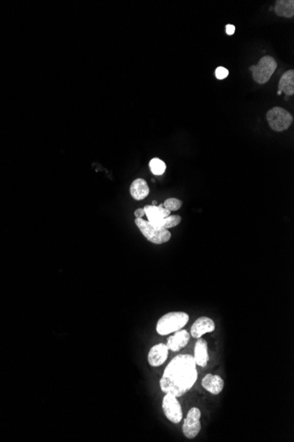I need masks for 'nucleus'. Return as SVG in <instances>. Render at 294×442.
<instances>
[{
    "instance_id": "nucleus-1",
    "label": "nucleus",
    "mask_w": 294,
    "mask_h": 442,
    "mask_svg": "<svg viewBox=\"0 0 294 442\" xmlns=\"http://www.w3.org/2000/svg\"><path fill=\"white\" fill-rule=\"evenodd\" d=\"M197 376L194 356L180 354L174 357L166 367L160 381V387L165 394L180 397L192 388Z\"/></svg>"
},
{
    "instance_id": "nucleus-2",
    "label": "nucleus",
    "mask_w": 294,
    "mask_h": 442,
    "mask_svg": "<svg viewBox=\"0 0 294 442\" xmlns=\"http://www.w3.org/2000/svg\"><path fill=\"white\" fill-rule=\"evenodd\" d=\"M189 320L190 316L186 312H168L159 320L156 331L161 335H167L182 329L188 323Z\"/></svg>"
},
{
    "instance_id": "nucleus-3",
    "label": "nucleus",
    "mask_w": 294,
    "mask_h": 442,
    "mask_svg": "<svg viewBox=\"0 0 294 442\" xmlns=\"http://www.w3.org/2000/svg\"><path fill=\"white\" fill-rule=\"evenodd\" d=\"M135 223L146 239L153 244L161 245L171 239V233L168 229L156 227L149 221L143 218H136Z\"/></svg>"
},
{
    "instance_id": "nucleus-4",
    "label": "nucleus",
    "mask_w": 294,
    "mask_h": 442,
    "mask_svg": "<svg viewBox=\"0 0 294 442\" xmlns=\"http://www.w3.org/2000/svg\"><path fill=\"white\" fill-rule=\"evenodd\" d=\"M278 64L274 57L264 56L260 59L258 64L250 67L253 73L254 80L258 84H265L269 81L272 74L277 69Z\"/></svg>"
},
{
    "instance_id": "nucleus-5",
    "label": "nucleus",
    "mask_w": 294,
    "mask_h": 442,
    "mask_svg": "<svg viewBox=\"0 0 294 442\" xmlns=\"http://www.w3.org/2000/svg\"><path fill=\"white\" fill-rule=\"evenodd\" d=\"M267 120L272 130L284 132L291 127L293 117L290 112L282 107H274L267 112Z\"/></svg>"
},
{
    "instance_id": "nucleus-6",
    "label": "nucleus",
    "mask_w": 294,
    "mask_h": 442,
    "mask_svg": "<svg viewBox=\"0 0 294 442\" xmlns=\"http://www.w3.org/2000/svg\"><path fill=\"white\" fill-rule=\"evenodd\" d=\"M162 408L165 416L172 423H180V420L183 419V410L176 396L166 394L162 401Z\"/></svg>"
},
{
    "instance_id": "nucleus-7",
    "label": "nucleus",
    "mask_w": 294,
    "mask_h": 442,
    "mask_svg": "<svg viewBox=\"0 0 294 442\" xmlns=\"http://www.w3.org/2000/svg\"><path fill=\"white\" fill-rule=\"evenodd\" d=\"M201 411L198 408L194 407L190 409L188 412L186 418L184 420L183 432L186 438L192 439L198 435L201 430Z\"/></svg>"
},
{
    "instance_id": "nucleus-8",
    "label": "nucleus",
    "mask_w": 294,
    "mask_h": 442,
    "mask_svg": "<svg viewBox=\"0 0 294 442\" xmlns=\"http://www.w3.org/2000/svg\"><path fill=\"white\" fill-rule=\"evenodd\" d=\"M215 330V323L212 321V319L208 317H200L197 319L196 322H194L191 330H190V334L192 335V338H201L202 334L206 333H212Z\"/></svg>"
},
{
    "instance_id": "nucleus-9",
    "label": "nucleus",
    "mask_w": 294,
    "mask_h": 442,
    "mask_svg": "<svg viewBox=\"0 0 294 442\" xmlns=\"http://www.w3.org/2000/svg\"><path fill=\"white\" fill-rule=\"evenodd\" d=\"M168 346L164 344H158L152 347L148 353V363L153 367L162 366L168 356Z\"/></svg>"
},
{
    "instance_id": "nucleus-10",
    "label": "nucleus",
    "mask_w": 294,
    "mask_h": 442,
    "mask_svg": "<svg viewBox=\"0 0 294 442\" xmlns=\"http://www.w3.org/2000/svg\"><path fill=\"white\" fill-rule=\"evenodd\" d=\"M190 334H189L188 331L185 329H180V330L174 332V334L169 336L167 343L168 350L172 351H179L183 348L186 346L189 341H190Z\"/></svg>"
},
{
    "instance_id": "nucleus-11",
    "label": "nucleus",
    "mask_w": 294,
    "mask_h": 442,
    "mask_svg": "<svg viewBox=\"0 0 294 442\" xmlns=\"http://www.w3.org/2000/svg\"><path fill=\"white\" fill-rule=\"evenodd\" d=\"M146 216L148 218V221L152 224L158 223L161 220L164 219L166 217H169L171 211L166 209L163 204L159 206H152V205H146L144 207Z\"/></svg>"
},
{
    "instance_id": "nucleus-12",
    "label": "nucleus",
    "mask_w": 294,
    "mask_h": 442,
    "mask_svg": "<svg viewBox=\"0 0 294 442\" xmlns=\"http://www.w3.org/2000/svg\"><path fill=\"white\" fill-rule=\"evenodd\" d=\"M224 381L220 376L212 374H207L202 381V388L212 394H220L224 388Z\"/></svg>"
},
{
    "instance_id": "nucleus-13",
    "label": "nucleus",
    "mask_w": 294,
    "mask_h": 442,
    "mask_svg": "<svg viewBox=\"0 0 294 442\" xmlns=\"http://www.w3.org/2000/svg\"><path fill=\"white\" fill-rule=\"evenodd\" d=\"M193 356L197 366L201 367H206L207 366V363L209 361V355L207 342L205 339L198 338L195 346V355Z\"/></svg>"
},
{
    "instance_id": "nucleus-14",
    "label": "nucleus",
    "mask_w": 294,
    "mask_h": 442,
    "mask_svg": "<svg viewBox=\"0 0 294 442\" xmlns=\"http://www.w3.org/2000/svg\"><path fill=\"white\" fill-rule=\"evenodd\" d=\"M150 193L148 185L145 179L137 178L130 185V194L136 201H141L148 196Z\"/></svg>"
},
{
    "instance_id": "nucleus-15",
    "label": "nucleus",
    "mask_w": 294,
    "mask_h": 442,
    "mask_svg": "<svg viewBox=\"0 0 294 442\" xmlns=\"http://www.w3.org/2000/svg\"><path fill=\"white\" fill-rule=\"evenodd\" d=\"M279 90L285 93L286 96H292L294 94V70L285 72L279 80Z\"/></svg>"
},
{
    "instance_id": "nucleus-16",
    "label": "nucleus",
    "mask_w": 294,
    "mask_h": 442,
    "mask_svg": "<svg viewBox=\"0 0 294 442\" xmlns=\"http://www.w3.org/2000/svg\"><path fill=\"white\" fill-rule=\"evenodd\" d=\"M275 13L277 15L280 17H285V18L293 17V0H278L276 2Z\"/></svg>"
},
{
    "instance_id": "nucleus-17",
    "label": "nucleus",
    "mask_w": 294,
    "mask_h": 442,
    "mask_svg": "<svg viewBox=\"0 0 294 442\" xmlns=\"http://www.w3.org/2000/svg\"><path fill=\"white\" fill-rule=\"evenodd\" d=\"M180 222H182V217L180 216H169L164 219L161 220L160 222L155 223L153 225L168 229L177 226L178 224H180Z\"/></svg>"
},
{
    "instance_id": "nucleus-18",
    "label": "nucleus",
    "mask_w": 294,
    "mask_h": 442,
    "mask_svg": "<svg viewBox=\"0 0 294 442\" xmlns=\"http://www.w3.org/2000/svg\"><path fill=\"white\" fill-rule=\"evenodd\" d=\"M149 167H150L151 172L154 175L160 176L162 175L164 173L167 166H166V163L162 160L159 159V158H152L150 163H149Z\"/></svg>"
},
{
    "instance_id": "nucleus-19",
    "label": "nucleus",
    "mask_w": 294,
    "mask_h": 442,
    "mask_svg": "<svg viewBox=\"0 0 294 442\" xmlns=\"http://www.w3.org/2000/svg\"><path fill=\"white\" fill-rule=\"evenodd\" d=\"M182 205H183V201L175 199V198L168 199L165 201L164 204H163L165 208L169 210V211H176V210L180 209Z\"/></svg>"
},
{
    "instance_id": "nucleus-20",
    "label": "nucleus",
    "mask_w": 294,
    "mask_h": 442,
    "mask_svg": "<svg viewBox=\"0 0 294 442\" xmlns=\"http://www.w3.org/2000/svg\"><path fill=\"white\" fill-rule=\"evenodd\" d=\"M229 74V71L223 67H218L215 71L216 78L218 80H224Z\"/></svg>"
},
{
    "instance_id": "nucleus-21",
    "label": "nucleus",
    "mask_w": 294,
    "mask_h": 442,
    "mask_svg": "<svg viewBox=\"0 0 294 442\" xmlns=\"http://www.w3.org/2000/svg\"><path fill=\"white\" fill-rule=\"evenodd\" d=\"M225 32H227L228 35H234V32H235V27L234 25H232V24H228L225 27Z\"/></svg>"
},
{
    "instance_id": "nucleus-22",
    "label": "nucleus",
    "mask_w": 294,
    "mask_h": 442,
    "mask_svg": "<svg viewBox=\"0 0 294 442\" xmlns=\"http://www.w3.org/2000/svg\"><path fill=\"white\" fill-rule=\"evenodd\" d=\"M134 215H135L136 218H142L144 216H146V212H145L144 208H139L135 211Z\"/></svg>"
},
{
    "instance_id": "nucleus-23",
    "label": "nucleus",
    "mask_w": 294,
    "mask_h": 442,
    "mask_svg": "<svg viewBox=\"0 0 294 442\" xmlns=\"http://www.w3.org/2000/svg\"><path fill=\"white\" fill-rule=\"evenodd\" d=\"M152 206H157V201H152Z\"/></svg>"
},
{
    "instance_id": "nucleus-24",
    "label": "nucleus",
    "mask_w": 294,
    "mask_h": 442,
    "mask_svg": "<svg viewBox=\"0 0 294 442\" xmlns=\"http://www.w3.org/2000/svg\"><path fill=\"white\" fill-rule=\"evenodd\" d=\"M281 94H282L281 91H280V90H279V91H278V95H279V96H280V95H281Z\"/></svg>"
}]
</instances>
